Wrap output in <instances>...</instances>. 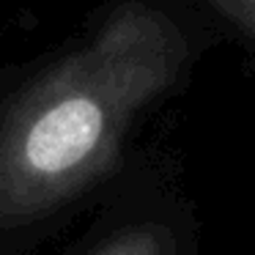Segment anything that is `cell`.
I'll return each instance as SVG.
<instances>
[{"instance_id":"cell-1","label":"cell","mask_w":255,"mask_h":255,"mask_svg":"<svg viewBox=\"0 0 255 255\" xmlns=\"http://www.w3.org/2000/svg\"><path fill=\"white\" fill-rule=\"evenodd\" d=\"M184 61L187 36L165 11L124 3L19 94L0 118V225L39 220L105 176L137 113Z\"/></svg>"},{"instance_id":"cell-2","label":"cell","mask_w":255,"mask_h":255,"mask_svg":"<svg viewBox=\"0 0 255 255\" xmlns=\"http://www.w3.org/2000/svg\"><path fill=\"white\" fill-rule=\"evenodd\" d=\"M91 255H176V242L165 228L134 225L102 242Z\"/></svg>"},{"instance_id":"cell-3","label":"cell","mask_w":255,"mask_h":255,"mask_svg":"<svg viewBox=\"0 0 255 255\" xmlns=\"http://www.w3.org/2000/svg\"><path fill=\"white\" fill-rule=\"evenodd\" d=\"M211 6L231 19L244 36L255 39V0H209Z\"/></svg>"}]
</instances>
